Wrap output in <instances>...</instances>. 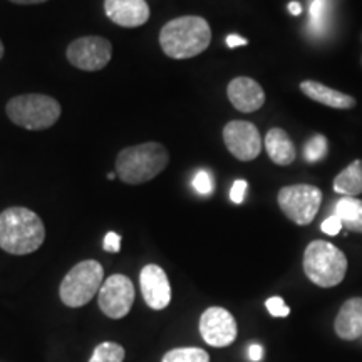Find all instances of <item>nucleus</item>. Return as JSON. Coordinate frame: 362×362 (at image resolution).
I'll use <instances>...</instances> for the list:
<instances>
[{"label": "nucleus", "mask_w": 362, "mask_h": 362, "mask_svg": "<svg viewBox=\"0 0 362 362\" xmlns=\"http://www.w3.org/2000/svg\"><path fill=\"white\" fill-rule=\"evenodd\" d=\"M45 226L37 214L12 206L0 214V248L11 255H29L42 247Z\"/></svg>", "instance_id": "nucleus-1"}, {"label": "nucleus", "mask_w": 362, "mask_h": 362, "mask_svg": "<svg viewBox=\"0 0 362 362\" xmlns=\"http://www.w3.org/2000/svg\"><path fill=\"white\" fill-rule=\"evenodd\" d=\"M211 42L210 24L198 16H183L163 25L160 45L171 59H189L205 52Z\"/></svg>", "instance_id": "nucleus-2"}, {"label": "nucleus", "mask_w": 362, "mask_h": 362, "mask_svg": "<svg viewBox=\"0 0 362 362\" xmlns=\"http://www.w3.org/2000/svg\"><path fill=\"white\" fill-rule=\"evenodd\" d=\"M168 149L149 141L124 148L116 158V175L126 185H141L156 178L168 166Z\"/></svg>", "instance_id": "nucleus-3"}, {"label": "nucleus", "mask_w": 362, "mask_h": 362, "mask_svg": "<svg viewBox=\"0 0 362 362\" xmlns=\"http://www.w3.org/2000/svg\"><path fill=\"white\" fill-rule=\"evenodd\" d=\"M304 274L319 287H336L347 274V257L332 243L314 240L304 252Z\"/></svg>", "instance_id": "nucleus-4"}, {"label": "nucleus", "mask_w": 362, "mask_h": 362, "mask_svg": "<svg viewBox=\"0 0 362 362\" xmlns=\"http://www.w3.org/2000/svg\"><path fill=\"white\" fill-rule=\"evenodd\" d=\"M8 119L29 131H42L61 117V104L45 94H22L12 98L6 106Z\"/></svg>", "instance_id": "nucleus-5"}, {"label": "nucleus", "mask_w": 362, "mask_h": 362, "mask_svg": "<svg viewBox=\"0 0 362 362\" xmlns=\"http://www.w3.org/2000/svg\"><path fill=\"white\" fill-rule=\"evenodd\" d=\"M104 269L96 260H84L76 264L67 272L59 287V297L62 304L78 309L89 304L94 296H98L103 287Z\"/></svg>", "instance_id": "nucleus-6"}, {"label": "nucleus", "mask_w": 362, "mask_h": 362, "mask_svg": "<svg viewBox=\"0 0 362 362\" xmlns=\"http://www.w3.org/2000/svg\"><path fill=\"white\" fill-rule=\"evenodd\" d=\"M280 210L296 225H309L319 214L322 192L314 185H291L284 187L277 194Z\"/></svg>", "instance_id": "nucleus-7"}, {"label": "nucleus", "mask_w": 362, "mask_h": 362, "mask_svg": "<svg viewBox=\"0 0 362 362\" xmlns=\"http://www.w3.org/2000/svg\"><path fill=\"white\" fill-rule=\"evenodd\" d=\"M67 61L81 71H101L110 64L112 45L107 39L99 35H84L72 40L66 51Z\"/></svg>", "instance_id": "nucleus-8"}, {"label": "nucleus", "mask_w": 362, "mask_h": 362, "mask_svg": "<svg viewBox=\"0 0 362 362\" xmlns=\"http://www.w3.org/2000/svg\"><path fill=\"white\" fill-rule=\"evenodd\" d=\"M99 309L110 319H123L134 304V285L129 277L115 274L104 280L98 293Z\"/></svg>", "instance_id": "nucleus-9"}, {"label": "nucleus", "mask_w": 362, "mask_h": 362, "mask_svg": "<svg viewBox=\"0 0 362 362\" xmlns=\"http://www.w3.org/2000/svg\"><path fill=\"white\" fill-rule=\"evenodd\" d=\"M225 146L240 161H253L262 151V136L248 121H230L223 128Z\"/></svg>", "instance_id": "nucleus-10"}, {"label": "nucleus", "mask_w": 362, "mask_h": 362, "mask_svg": "<svg viewBox=\"0 0 362 362\" xmlns=\"http://www.w3.org/2000/svg\"><path fill=\"white\" fill-rule=\"evenodd\" d=\"M200 334L208 346L226 347L238 336L237 320L223 307H210L200 317Z\"/></svg>", "instance_id": "nucleus-11"}, {"label": "nucleus", "mask_w": 362, "mask_h": 362, "mask_svg": "<svg viewBox=\"0 0 362 362\" xmlns=\"http://www.w3.org/2000/svg\"><path fill=\"white\" fill-rule=\"evenodd\" d=\"M139 285L149 309L163 310L171 302V285L166 272L160 265L149 264L139 274Z\"/></svg>", "instance_id": "nucleus-12"}, {"label": "nucleus", "mask_w": 362, "mask_h": 362, "mask_svg": "<svg viewBox=\"0 0 362 362\" xmlns=\"http://www.w3.org/2000/svg\"><path fill=\"white\" fill-rule=\"evenodd\" d=\"M226 96L235 110L240 112H255L265 103V90L255 79L240 76L230 81Z\"/></svg>", "instance_id": "nucleus-13"}, {"label": "nucleus", "mask_w": 362, "mask_h": 362, "mask_svg": "<svg viewBox=\"0 0 362 362\" xmlns=\"http://www.w3.org/2000/svg\"><path fill=\"white\" fill-rule=\"evenodd\" d=\"M104 12L116 25L139 27L149 19V6L146 0H104Z\"/></svg>", "instance_id": "nucleus-14"}, {"label": "nucleus", "mask_w": 362, "mask_h": 362, "mask_svg": "<svg viewBox=\"0 0 362 362\" xmlns=\"http://www.w3.org/2000/svg\"><path fill=\"white\" fill-rule=\"evenodd\" d=\"M334 329L344 341H356L362 337V297L344 302L334 322Z\"/></svg>", "instance_id": "nucleus-15"}, {"label": "nucleus", "mask_w": 362, "mask_h": 362, "mask_svg": "<svg viewBox=\"0 0 362 362\" xmlns=\"http://www.w3.org/2000/svg\"><path fill=\"white\" fill-rule=\"evenodd\" d=\"M300 90L312 101L334 107V110H352L356 106V99L344 94L341 90L327 88V86L317 83V81H304L300 84Z\"/></svg>", "instance_id": "nucleus-16"}, {"label": "nucleus", "mask_w": 362, "mask_h": 362, "mask_svg": "<svg viewBox=\"0 0 362 362\" xmlns=\"http://www.w3.org/2000/svg\"><path fill=\"white\" fill-rule=\"evenodd\" d=\"M264 144L267 155H269V158L275 165L288 166L296 161V146H293L291 136L285 133V129L272 128L265 136Z\"/></svg>", "instance_id": "nucleus-17"}, {"label": "nucleus", "mask_w": 362, "mask_h": 362, "mask_svg": "<svg viewBox=\"0 0 362 362\" xmlns=\"http://www.w3.org/2000/svg\"><path fill=\"white\" fill-rule=\"evenodd\" d=\"M334 192L342 197H357L362 193V160L352 161L334 178Z\"/></svg>", "instance_id": "nucleus-18"}, {"label": "nucleus", "mask_w": 362, "mask_h": 362, "mask_svg": "<svg viewBox=\"0 0 362 362\" xmlns=\"http://www.w3.org/2000/svg\"><path fill=\"white\" fill-rule=\"evenodd\" d=\"M334 215L339 216L342 226L356 233H362V200L354 197H342L336 203Z\"/></svg>", "instance_id": "nucleus-19"}, {"label": "nucleus", "mask_w": 362, "mask_h": 362, "mask_svg": "<svg viewBox=\"0 0 362 362\" xmlns=\"http://www.w3.org/2000/svg\"><path fill=\"white\" fill-rule=\"evenodd\" d=\"M161 362H210V356L200 347H178L166 352Z\"/></svg>", "instance_id": "nucleus-20"}, {"label": "nucleus", "mask_w": 362, "mask_h": 362, "mask_svg": "<svg viewBox=\"0 0 362 362\" xmlns=\"http://www.w3.org/2000/svg\"><path fill=\"white\" fill-rule=\"evenodd\" d=\"M126 351L116 342H103L94 349L89 362H123Z\"/></svg>", "instance_id": "nucleus-21"}, {"label": "nucleus", "mask_w": 362, "mask_h": 362, "mask_svg": "<svg viewBox=\"0 0 362 362\" xmlns=\"http://www.w3.org/2000/svg\"><path fill=\"white\" fill-rule=\"evenodd\" d=\"M304 155L309 163L322 160L327 155V139H325V136L315 134L314 138H310L304 148Z\"/></svg>", "instance_id": "nucleus-22"}, {"label": "nucleus", "mask_w": 362, "mask_h": 362, "mask_svg": "<svg viewBox=\"0 0 362 362\" xmlns=\"http://www.w3.org/2000/svg\"><path fill=\"white\" fill-rule=\"evenodd\" d=\"M193 188L200 194H211L214 192V176L206 170L198 171L193 178Z\"/></svg>", "instance_id": "nucleus-23"}, {"label": "nucleus", "mask_w": 362, "mask_h": 362, "mask_svg": "<svg viewBox=\"0 0 362 362\" xmlns=\"http://www.w3.org/2000/svg\"><path fill=\"white\" fill-rule=\"evenodd\" d=\"M325 13H327V0H314L310 6V24L320 29L325 22Z\"/></svg>", "instance_id": "nucleus-24"}, {"label": "nucleus", "mask_w": 362, "mask_h": 362, "mask_svg": "<svg viewBox=\"0 0 362 362\" xmlns=\"http://www.w3.org/2000/svg\"><path fill=\"white\" fill-rule=\"evenodd\" d=\"M265 307L270 312V315L274 317H287L291 314V307H287L282 297H270L265 302Z\"/></svg>", "instance_id": "nucleus-25"}, {"label": "nucleus", "mask_w": 362, "mask_h": 362, "mask_svg": "<svg viewBox=\"0 0 362 362\" xmlns=\"http://www.w3.org/2000/svg\"><path fill=\"white\" fill-rule=\"evenodd\" d=\"M247 181L245 180H237L233 183L232 189H230V200H232L233 203H237V205H240V203H243V200H245V193H247Z\"/></svg>", "instance_id": "nucleus-26"}, {"label": "nucleus", "mask_w": 362, "mask_h": 362, "mask_svg": "<svg viewBox=\"0 0 362 362\" xmlns=\"http://www.w3.org/2000/svg\"><path fill=\"white\" fill-rule=\"evenodd\" d=\"M320 230H322L325 235H332L334 237V235H337L342 230V221L339 220V216L332 215L324 220V223L320 225Z\"/></svg>", "instance_id": "nucleus-27"}, {"label": "nucleus", "mask_w": 362, "mask_h": 362, "mask_svg": "<svg viewBox=\"0 0 362 362\" xmlns=\"http://www.w3.org/2000/svg\"><path fill=\"white\" fill-rule=\"evenodd\" d=\"M103 248L106 252H111V253H117L121 250V237L117 235L116 232H110L106 233V237H104V242H103Z\"/></svg>", "instance_id": "nucleus-28"}, {"label": "nucleus", "mask_w": 362, "mask_h": 362, "mask_svg": "<svg viewBox=\"0 0 362 362\" xmlns=\"http://www.w3.org/2000/svg\"><path fill=\"white\" fill-rule=\"evenodd\" d=\"M248 357H250V361L253 362L262 361V357H264V347L259 346V344H252V346L248 347Z\"/></svg>", "instance_id": "nucleus-29"}, {"label": "nucleus", "mask_w": 362, "mask_h": 362, "mask_svg": "<svg viewBox=\"0 0 362 362\" xmlns=\"http://www.w3.org/2000/svg\"><path fill=\"white\" fill-rule=\"evenodd\" d=\"M248 40L240 37L237 34H230L228 37H226V45H228L230 49H235V47H240V45H247Z\"/></svg>", "instance_id": "nucleus-30"}, {"label": "nucleus", "mask_w": 362, "mask_h": 362, "mask_svg": "<svg viewBox=\"0 0 362 362\" xmlns=\"http://www.w3.org/2000/svg\"><path fill=\"white\" fill-rule=\"evenodd\" d=\"M288 12H291L292 16H300L302 6L298 2H291V4H288Z\"/></svg>", "instance_id": "nucleus-31"}, {"label": "nucleus", "mask_w": 362, "mask_h": 362, "mask_svg": "<svg viewBox=\"0 0 362 362\" xmlns=\"http://www.w3.org/2000/svg\"><path fill=\"white\" fill-rule=\"evenodd\" d=\"M13 4H19V6H34V4H44L47 0H11Z\"/></svg>", "instance_id": "nucleus-32"}, {"label": "nucleus", "mask_w": 362, "mask_h": 362, "mask_svg": "<svg viewBox=\"0 0 362 362\" xmlns=\"http://www.w3.org/2000/svg\"><path fill=\"white\" fill-rule=\"evenodd\" d=\"M4 57V44H2V40H0V59Z\"/></svg>", "instance_id": "nucleus-33"}, {"label": "nucleus", "mask_w": 362, "mask_h": 362, "mask_svg": "<svg viewBox=\"0 0 362 362\" xmlns=\"http://www.w3.org/2000/svg\"><path fill=\"white\" fill-rule=\"evenodd\" d=\"M116 173H107V180H115Z\"/></svg>", "instance_id": "nucleus-34"}]
</instances>
